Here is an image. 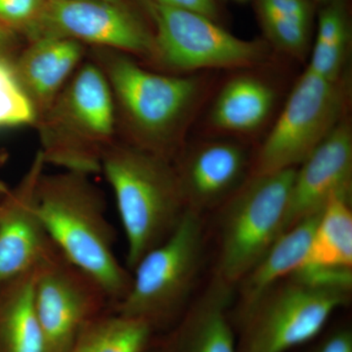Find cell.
I'll list each match as a JSON object with an SVG mask.
<instances>
[{
	"label": "cell",
	"instance_id": "1",
	"mask_svg": "<svg viewBox=\"0 0 352 352\" xmlns=\"http://www.w3.org/2000/svg\"><path fill=\"white\" fill-rule=\"evenodd\" d=\"M36 204L58 251L94 278L115 307L129 292L131 272L116 254L115 231L107 217L105 200L90 176L44 171L36 188Z\"/></svg>",
	"mask_w": 352,
	"mask_h": 352
},
{
	"label": "cell",
	"instance_id": "2",
	"mask_svg": "<svg viewBox=\"0 0 352 352\" xmlns=\"http://www.w3.org/2000/svg\"><path fill=\"white\" fill-rule=\"evenodd\" d=\"M351 270L300 267L230 311L237 352H289L314 339L351 302Z\"/></svg>",
	"mask_w": 352,
	"mask_h": 352
},
{
	"label": "cell",
	"instance_id": "3",
	"mask_svg": "<svg viewBox=\"0 0 352 352\" xmlns=\"http://www.w3.org/2000/svg\"><path fill=\"white\" fill-rule=\"evenodd\" d=\"M124 141L173 162L182 151V132L200 101L199 76L164 75L143 68L126 53L97 48Z\"/></svg>",
	"mask_w": 352,
	"mask_h": 352
},
{
	"label": "cell",
	"instance_id": "4",
	"mask_svg": "<svg viewBox=\"0 0 352 352\" xmlns=\"http://www.w3.org/2000/svg\"><path fill=\"white\" fill-rule=\"evenodd\" d=\"M100 173L113 189L126 234V267L168 239L186 212L175 164L126 141L104 152Z\"/></svg>",
	"mask_w": 352,
	"mask_h": 352
},
{
	"label": "cell",
	"instance_id": "5",
	"mask_svg": "<svg viewBox=\"0 0 352 352\" xmlns=\"http://www.w3.org/2000/svg\"><path fill=\"white\" fill-rule=\"evenodd\" d=\"M36 126L46 166L89 176L100 173L102 156L118 127L112 91L100 67L90 62L78 68Z\"/></svg>",
	"mask_w": 352,
	"mask_h": 352
},
{
	"label": "cell",
	"instance_id": "6",
	"mask_svg": "<svg viewBox=\"0 0 352 352\" xmlns=\"http://www.w3.org/2000/svg\"><path fill=\"white\" fill-rule=\"evenodd\" d=\"M206 240L205 215L186 210L170 237L134 266L129 292L113 309L144 321L156 335L170 332L195 296Z\"/></svg>",
	"mask_w": 352,
	"mask_h": 352
},
{
	"label": "cell",
	"instance_id": "7",
	"mask_svg": "<svg viewBox=\"0 0 352 352\" xmlns=\"http://www.w3.org/2000/svg\"><path fill=\"white\" fill-rule=\"evenodd\" d=\"M296 170L251 175L217 208L215 276L235 287L283 233Z\"/></svg>",
	"mask_w": 352,
	"mask_h": 352
},
{
	"label": "cell",
	"instance_id": "8",
	"mask_svg": "<svg viewBox=\"0 0 352 352\" xmlns=\"http://www.w3.org/2000/svg\"><path fill=\"white\" fill-rule=\"evenodd\" d=\"M349 95L347 76L328 80L307 69L252 157L251 175L298 168L344 120Z\"/></svg>",
	"mask_w": 352,
	"mask_h": 352
},
{
	"label": "cell",
	"instance_id": "9",
	"mask_svg": "<svg viewBox=\"0 0 352 352\" xmlns=\"http://www.w3.org/2000/svg\"><path fill=\"white\" fill-rule=\"evenodd\" d=\"M154 22L151 61L176 73L204 69H245L263 63L261 41L237 38L207 16L145 0Z\"/></svg>",
	"mask_w": 352,
	"mask_h": 352
},
{
	"label": "cell",
	"instance_id": "10",
	"mask_svg": "<svg viewBox=\"0 0 352 352\" xmlns=\"http://www.w3.org/2000/svg\"><path fill=\"white\" fill-rule=\"evenodd\" d=\"M29 41L63 38L152 60L154 34L131 6L104 0H47L27 30Z\"/></svg>",
	"mask_w": 352,
	"mask_h": 352
},
{
	"label": "cell",
	"instance_id": "11",
	"mask_svg": "<svg viewBox=\"0 0 352 352\" xmlns=\"http://www.w3.org/2000/svg\"><path fill=\"white\" fill-rule=\"evenodd\" d=\"M34 298L45 352H69L88 324L112 307L100 285L61 252L36 270Z\"/></svg>",
	"mask_w": 352,
	"mask_h": 352
},
{
	"label": "cell",
	"instance_id": "12",
	"mask_svg": "<svg viewBox=\"0 0 352 352\" xmlns=\"http://www.w3.org/2000/svg\"><path fill=\"white\" fill-rule=\"evenodd\" d=\"M45 166L38 150L17 186L0 200V288L60 254L36 204V188Z\"/></svg>",
	"mask_w": 352,
	"mask_h": 352
},
{
	"label": "cell",
	"instance_id": "13",
	"mask_svg": "<svg viewBox=\"0 0 352 352\" xmlns=\"http://www.w3.org/2000/svg\"><path fill=\"white\" fill-rule=\"evenodd\" d=\"M252 157L245 146L230 139L178 153L173 164L187 210L215 212L249 179Z\"/></svg>",
	"mask_w": 352,
	"mask_h": 352
},
{
	"label": "cell",
	"instance_id": "14",
	"mask_svg": "<svg viewBox=\"0 0 352 352\" xmlns=\"http://www.w3.org/2000/svg\"><path fill=\"white\" fill-rule=\"evenodd\" d=\"M336 196L352 197V131L346 120L296 168L283 232L320 214Z\"/></svg>",
	"mask_w": 352,
	"mask_h": 352
},
{
	"label": "cell",
	"instance_id": "15",
	"mask_svg": "<svg viewBox=\"0 0 352 352\" xmlns=\"http://www.w3.org/2000/svg\"><path fill=\"white\" fill-rule=\"evenodd\" d=\"M235 287L212 274L163 342L168 352H237L230 318Z\"/></svg>",
	"mask_w": 352,
	"mask_h": 352
},
{
	"label": "cell",
	"instance_id": "16",
	"mask_svg": "<svg viewBox=\"0 0 352 352\" xmlns=\"http://www.w3.org/2000/svg\"><path fill=\"white\" fill-rule=\"evenodd\" d=\"M83 54V44L47 36L30 41L29 45L15 59L18 74L38 118L52 105L78 69Z\"/></svg>",
	"mask_w": 352,
	"mask_h": 352
},
{
	"label": "cell",
	"instance_id": "17",
	"mask_svg": "<svg viewBox=\"0 0 352 352\" xmlns=\"http://www.w3.org/2000/svg\"><path fill=\"white\" fill-rule=\"evenodd\" d=\"M321 212L302 220L282 233L263 258L238 282L231 314L249 307L271 287L302 267Z\"/></svg>",
	"mask_w": 352,
	"mask_h": 352
},
{
	"label": "cell",
	"instance_id": "18",
	"mask_svg": "<svg viewBox=\"0 0 352 352\" xmlns=\"http://www.w3.org/2000/svg\"><path fill=\"white\" fill-rule=\"evenodd\" d=\"M275 101L274 88L263 78L248 74L235 76L217 94L210 109V124L229 134H249L267 122Z\"/></svg>",
	"mask_w": 352,
	"mask_h": 352
},
{
	"label": "cell",
	"instance_id": "19",
	"mask_svg": "<svg viewBox=\"0 0 352 352\" xmlns=\"http://www.w3.org/2000/svg\"><path fill=\"white\" fill-rule=\"evenodd\" d=\"M36 272L0 288V352H45L34 305Z\"/></svg>",
	"mask_w": 352,
	"mask_h": 352
},
{
	"label": "cell",
	"instance_id": "20",
	"mask_svg": "<svg viewBox=\"0 0 352 352\" xmlns=\"http://www.w3.org/2000/svg\"><path fill=\"white\" fill-rule=\"evenodd\" d=\"M352 197L336 196L317 222L302 267L352 270Z\"/></svg>",
	"mask_w": 352,
	"mask_h": 352
},
{
	"label": "cell",
	"instance_id": "21",
	"mask_svg": "<svg viewBox=\"0 0 352 352\" xmlns=\"http://www.w3.org/2000/svg\"><path fill=\"white\" fill-rule=\"evenodd\" d=\"M155 340L147 323L111 307L88 324L69 352H145Z\"/></svg>",
	"mask_w": 352,
	"mask_h": 352
},
{
	"label": "cell",
	"instance_id": "22",
	"mask_svg": "<svg viewBox=\"0 0 352 352\" xmlns=\"http://www.w3.org/2000/svg\"><path fill=\"white\" fill-rule=\"evenodd\" d=\"M351 29L344 4L331 0L319 17L316 41L307 71L328 80L344 78L349 58Z\"/></svg>",
	"mask_w": 352,
	"mask_h": 352
},
{
	"label": "cell",
	"instance_id": "23",
	"mask_svg": "<svg viewBox=\"0 0 352 352\" xmlns=\"http://www.w3.org/2000/svg\"><path fill=\"white\" fill-rule=\"evenodd\" d=\"M38 113L23 85L15 59L0 54V129L36 126Z\"/></svg>",
	"mask_w": 352,
	"mask_h": 352
},
{
	"label": "cell",
	"instance_id": "24",
	"mask_svg": "<svg viewBox=\"0 0 352 352\" xmlns=\"http://www.w3.org/2000/svg\"><path fill=\"white\" fill-rule=\"evenodd\" d=\"M259 16L266 36L276 47L293 57L307 55L310 23L271 14Z\"/></svg>",
	"mask_w": 352,
	"mask_h": 352
},
{
	"label": "cell",
	"instance_id": "25",
	"mask_svg": "<svg viewBox=\"0 0 352 352\" xmlns=\"http://www.w3.org/2000/svg\"><path fill=\"white\" fill-rule=\"evenodd\" d=\"M289 352H352L351 319L331 321L319 335Z\"/></svg>",
	"mask_w": 352,
	"mask_h": 352
},
{
	"label": "cell",
	"instance_id": "26",
	"mask_svg": "<svg viewBox=\"0 0 352 352\" xmlns=\"http://www.w3.org/2000/svg\"><path fill=\"white\" fill-rule=\"evenodd\" d=\"M47 0H0V22L25 32L43 10Z\"/></svg>",
	"mask_w": 352,
	"mask_h": 352
},
{
	"label": "cell",
	"instance_id": "27",
	"mask_svg": "<svg viewBox=\"0 0 352 352\" xmlns=\"http://www.w3.org/2000/svg\"><path fill=\"white\" fill-rule=\"evenodd\" d=\"M258 13L294 18L311 23L312 8L308 0H258Z\"/></svg>",
	"mask_w": 352,
	"mask_h": 352
},
{
	"label": "cell",
	"instance_id": "28",
	"mask_svg": "<svg viewBox=\"0 0 352 352\" xmlns=\"http://www.w3.org/2000/svg\"><path fill=\"white\" fill-rule=\"evenodd\" d=\"M163 6L193 11L215 20L219 15V9L215 0H154Z\"/></svg>",
	"mask_w": 352,
	"mask_h": 352
},
{
	"label": "cell",
	"instance_id": "29",
	"mask_svg": "<svg viewBox=\"0 0 352 352\" xmlns=\"http://www.w3.org/2000/svg\"><path fill=\"white\" fill-rule=\"evenodd\" d=\"M18 46L16 32L0 22V54L12 56Z\"/></svg>",
	"mask_w": 352,
	"mask_h": 352
},
{
	"label": "cell",
	"instance_id": "30",
	"mask_svg": "<svg viewBox=\"0 0 352 352\" xmlns=\"http://www.w3.org/2000/svg\"><path fill=\"white\" fill-rule=\"evenodd\" d=\"M145 352H168L164 346L163 340H157L153 342L152 346Z\"/></svg>",
	"mask_w": 352,
	"mask_h": 352
},
{
	"label": "cell",
	"instance_id": "31",
	"mask_svg": "<svg viewBox=\"0 0 352 352\" xmlns=\"http://www.w3.org/2000/svg\"><path fill=\"white\" fill-rule=\"evenodd\" d=\"M104 1L112 2V3L122 4V6H131V0H104Z\"/></svg>",
	"mask_w": 352,
	"mask_h": 352
},
{
	"label": "cell",
	"instance_id": "32",
	"mask_svg": "<svg viewBox=\"0 0 352 352\" xmlns=\"http://www.w3.org/2000/svg\"><path fill=\"white\" fill-rule=\"evenodd\" d=\"M8 187H7L3 182H0V200H1V199L6 196V194L7 192H8Z\"/></svg>",
	"mask_w": 352,
	"mask_h": 352
},
{
	"label": "cell",
	"instance_id": "33",
	"mask_svg": "<svg viewBox=\"0 0 352 352\" xmlns=\"http://www.w3.org/2000/svg\"><path fill=\"white\" fill-rule=\"evenodd\" d=\"M6 153H4L3 151H2V150H0V166H1V164H3L4 162H6Z\"/></svg>",
	"mask_w": 352,
	"mask_h": 352
}]
</instances>
